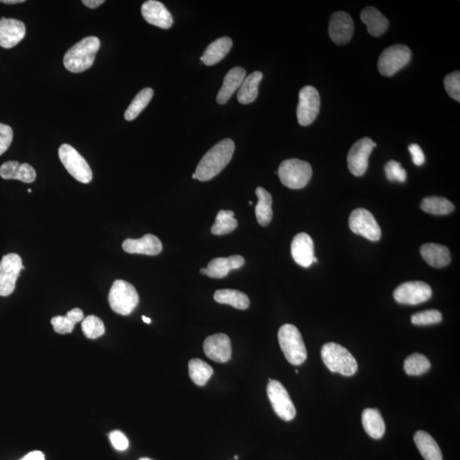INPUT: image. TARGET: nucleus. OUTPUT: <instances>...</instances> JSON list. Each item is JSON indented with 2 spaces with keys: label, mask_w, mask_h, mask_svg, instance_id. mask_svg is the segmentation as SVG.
<instances>
[{
  "label": "nucleus",
  "mask_w": 460,
  "mask_h": 460,
  "mask_svg": "<svg viewBox=\"0 0 460 460\" xmlns=\"http://www.w3.org/2000/svg\"><path fill=\"white\" fill-rule=\"evenodd\" d=\"M108 302L111 309L121 316H129L139 303L136 288L123 280H116L112 286Z\"/></svg>",
  "instance_id": "nucleus-5"
},
{
  "label": "nucleus",
  "mask_w": 460,
  "mask_h": 460,
  "mask_svg": "<svg viewBox=\"0 0 460 460\" xmlns=\"http://www.w3.org/2000/svg\"><path fill=\"white\" fill-rule=\"evenodd\" d=\"M385 175L388 180L404 182L407 179V173L402 164L395 160H391L384 167Z\"/></svg>",
  "instance_id": "nucleus-40"
},
{
  "label": "nucleus",
  "mask_w": 460,
  "mask_h": 460,
  "mask_svg": "<svg viewBox=\"0 0 460 460\" xmlns=\"http://www.w3.org/2000/svg\"><path fill=\"white\" fill-rule=\"evenodd\" d=\"M233 46V41L229 37H222L209 44L201 58V62L207 66H213L226 57Z\"/></svg>",
  "instance_id": "nucleus-25"
},
{
  "label": "nucleus",
  "mask_w": 460,
  "mask_h": 460,
  "mask_svg": "<svg viewBox=\"0 0 460 460\" xmlns=\"http://www.w3.org/2000/svg\"><path fill=\"white\" fill-rule=\"evenodd\" d=\"M246 78V70L241 67H235L227 73L224 78L222 88H221L216 102L219 104H225L230 99L232 95L240 88L243 80Z\"/></svg>",
  "instance_id": "nucleus-23"
},
{
  "label": "nucleus",
  "mask_w": 460,
  "mask_h": 460,
  "mask_svg": "<svg viewBox=\"0 0 460 460\" xmlns=\"http://www.w3.org/2000/svg\"><path fill=\"white\" fill-rule=\"evenodd\" d=\"M278 339L280 349L291 364H304L307 359L306 347L300 332L294 325H283L278 332Z\"/></svg>",
  "instance_id": "nucleus-4"
},
{
  "label": "nucleus",
  "mask_w": 460,
  "mask_h": 460,
  "mask_svg": "<svg viewBox=\"0 0 460 460\" xmlns=\"http://www.w3.org/2000/svg\"><path fill=\"white\" fill-rule=\"evenodd\" d=\"M58 155L66 170L77 181L82 183L92 182L93 175L91 167L87 160L72 146L62 144L59 148Z\"/></svg>",
  "instance_id": "nucleus-7"
},
{
  "label": "nucleus",
  "mask_w": 460,
  "mask_h": 460,
  "mask_svg": "<svg viewBox=\"0 0 460 460\" xmlns=\"http://www.w3.org/2000/svg\"><path fill=\"white\" fill-rule=\"evenodd\" d=\"M349 226L355 234L361 235L369 241H377L381 237L379 223L372 213L365 208H357L351 212Z\"/></svg>",
  "instance_id": "nucleus-12"
},
{
  "label": "nucleus",
  "mask_w": 460,
  "mask_h": 460,
  "mask_svg": "<svg viewBox=\"0 0 460 460\" xmlns=\"http://www.w3.org/2000/svg\"><path fill=\"white\" fill-rule=\"evenodd\" d=\"M249 204H250V205H253V202H252V201H249Z\"/></svg>",
  "instance_id": "nucleus-54"
},
{
  "label": "nucleus",
  "mask_w": 460,
  "mask_h": 460,
  "mask_svg": "<svg viewBox=\"0 0 460 460\" xmlns=\"http://www.w3.org/2000/svg\"><path fill=\"white\" fill-rule=\"evenodd\" d=\"M409 151L412 155L413 162L418 167L422 166L425 163V155L421 148L416 144L409 145Z\"/></svg>",
  "instance_id": "nucleus-44"
},
{
  "label": "nucleus",
  "mask_w": 460,
  "mask_h": 460,
  "mask_svg": "<svg viewBox=\"0 0 460 460\" xmlns=\"http://www.w3.org/2000/svg\"><path fill=\"white\" fill-rule=\"evenodd\" d=\"M244 264V257L240 255L216 257L208 264L207 275L214 279L226 278L231 271L241 268Z\"/></svg>",
  "instance_id": "nucleus-21"
},
{
  "label": "nucleus",
  "mask_w": 460,
  "mask_h": 460,
  "mask_svg": "<svg viewBox=\"0 0 460 460\" xmlns=\"http://www.w3.org/2000/svg\"><path fill=\"white\" fill-rule=\"evenodd\" d=\"M0 176L6 180L16 179L26 183H31L35 181L36 171L29 164L7 162L0 167Z\"/></svg>",
  "instance_id": "nucleus-22"
},
{
  "label": "nucleus",
  "mask_w": 460,
  "mask_h": 460,
  "mask_svg": "<svg viewBox=\"0 0 460 460\" xmlns=\"http://www.w3.org/2000/svg\"><path fill=\"white\" fill-rule=\"evenodd\" d=\"M297 117L299 125L312 124L319 114L321 99L319 92L312 85H306L299 92Z\"/></svg>",
  "instance_id": "nucleus-11"
},
{
  "label": "nucleus",
  "mask_w": 460,
  "mask_h": 460,
  "mask_svg": "<svg viewBox=\"0 0 460 460\" xmlns=\"http://www.w3.org/2000/svg\"><path fill=\"white\" fill-rule=\"evenodd\" d=\"M100 46V40L95 36H89L81 40L67 51L63 58V65L70 72H85L94 63Z\"/></svg>",
  "instance_id": "nucleus-2"
},
{
  "label": "nucleus",
  "mask_w": 460,
  "mask_h": 460,
  "mask_svg": "<svg viewBox=\"0 0 460 460\" xmlns=\"http://www.w3.org/2000/svg\"><path fill=\"white\" fill-rule=\"evenodd\" d=\"M278 173L283 185L291 189H300L312 179V168L304 160L289 159L280 164Z\"/></svg>",
  "instance_id": "nucleus-6"
},
{
  "label": "nucleus",
  "mask_w": 460,
  "mask_h": 460,
  "mask_svg": "<svg viewBox=\"0 0 460 460\" xmlns=\"http://www.w3.org/2000/svg\"><path fill=\"white\" fill-rule=\"evenodd\" d=\"M153 96V91L151 88H144L138 94L134 97L132 103L125 112V119L127 121H132L136 119L142 111L148 106Z\"/></svg>",
  "instance_id": "nucleus-35"
},
{
  "label": "nucleus",
  "mask_w": 460,
  "mask_h": 460,
  "mask_svg": "<svg viewBox=\"0 0 460 460\" xmlns=\"http://www.w3.org/2000/svg\"><path fill=\"white\" fill-rule=\"evenodd\" d=\"M376 144L371 138L364 137L351 147L347 156L348 167L355 177H361L368 169V159Z\"/></svg>",
  "instance_id": "nucleus-13"
},
{
  "label": "nucleus",
  "mask_w": 460,
  "mask_h": 460,
  "mask_svg": "<svg viewBox=\"0 0 460 460\" xmlns=\"http://www.w3.org/2000/svg\"><path fill=\"white\" fill-rule=\"evenodd\" d=\"M414 441L425 460H443V454L438 444L427 432H418L415 434Z\"/></svg>",
  "instance_id": "nucleus-27"
},
{
  "label": "nucleus",
  "mask_w": 460,
  "mask_h": 460,
  "mask_svg": "<svg viewBox=\"0 0 460 460\" xmlns=\"http://www.w3.org/2000/svg\"><path fill=\"white\" fill-rule=\"evenodd\" d=\"M235 148V143L230 138L220 141L213 146L198 164L194 173L196 174V179L207 182L218 176L230 162Z\"/></svg>",
  "instance_id": "nucleus-1"
},
{
  "label": "nucleus",
  "mask_w": 460,
  "mask_h": 460,
  "mask_svg": "<svg viewBox=\"0 0 460 460\" xmlns=\"http://www.w3.org/2000/svg\"><path fill=\"white\" fill-rule=\"evenodd\" d=\"M267 394L275 413L283 420H293L296 416V409L282 383L269 379Z\"/></svg>",
  "instance_id": "nucleus-9"
},
{
  "label": "nucleus",
  "mask_w": 460,
  "mask_h": 460,
  "mask_svg": "<svg viewBox=\"0 0 460 460\" xmlns=\"http://www.w3.org/2000/svg\"><path fill=\"white\" fill-rule=\"evenodd\" d=\"M431 287L423 282L402 283L394 291L395 301L402 305H416L432 298Z\"/></svg>",
  "instance_id": "nucleus-14"
},
{
  "label": "nucleus",
  "mask_w": 460,
  "mask_h": 460,
  "mask_svg": "<svg viewBox=\"0 0 460 460\" xmlns=\"http://www.w3.org/2000/svg\"><path fill=\"white\" fill-rule=\"evenodd\" d=\"M122 248L126 253L156 256L162 252V243L155 235L148 234L141 239H126Z\"/></svg>",
  "instance_id": "nucleus-18"
},
{
  "label": "nucleus",
  "mask_w": 460,
  "mask_h": 460,
  "mask_svg": "<svg viewBox=\"0 0 460 460\" xmlns=\"http://www.w3.org/2000/svg\"><path fill=\"white\" fill-rule=\"evenodd\" d=\"M22 460H46V458H44V455L42 452L33 451L29 452V454L26 455L25 457Z\"/></svg>",
  "instance_id": "nucleus-45"
},
{
  "label": "nucleus",
  "mask_w": 460,
  "mask_h": 460,
  "mask_svg": "<svg viewBox=\"0 0 460 460\" xmlns=\"http://www.w3.org/2000/svg\"><path fill=\"white\" fill-rule=\"evenodd\" d=\"M262 78H263V74L260 71H255L245 78L239 89L237 94L239 103L249 104L256 100L259 95V85Z\"/></svg>",
  "instance_id": "nucleus-28"
},
{
  "label": "nucleus",
  "mask_w": 460,
  "mask_h": 460,
  "mask_svg": "<svg viewBox=\"0 0 460 460\" xmlns=\"http://www.w3.org/2000/svg\"><path fill=\"white\" fill-rule=\"evenodd\" d=\"M25 267L22 260L16 253H10L2 257L0 262V296H10L16 288L20 273Z\"/></svg>",
  "instance_id": "nucleus-10"
},
{
  "label": "nucleus",
  "mask_w": 460,
  "mask_h": 460,
  "mask_svg": "<svg viewBox=\"0 0 460 460\" xmlns=\"http://www.w3.org/2000/svg\"><path fill=\"white\" fill-rule=\"evenodd\" d=\"M192 178H193V179H196V173H194V174L192 175Z\"/></svg>",
  "instance_id": "nucleus-50"
},
{
  "label": "nucleus",
  "mask_w": 460,
  "mask_h": 460,
  "mask_svg": "<svg viewBox=\"0 0 460 460\" xmlns=\"http://www.w3.org/2000/svg\"><path fill=\"white\" fill-rule=\"evenodd\" d=\"M420 208L429 214L447 215L454 210V205L446 198L432 196L423 199Z\"/></svg>",
  "instance_id": "nucleus-34"
},
{
  "label": "nucleus",
  "mask_w": 460,
  "mask_h": 460,
  "mask_svg": "<svg viewBox=\"0 0 460 460\" xmlns=\"http://www.w3.org/2000/svg\"><path fill=\"white\" fill-rule=\"evenodd\" d=\"M3 3H24L25 2V0H2V1H0Z\"/></svg>",
  "instance_id": "nucleus-47"
},
{
  "label": "nucleus",
  "mask_w": 460,
  "mask_h": 460,
  "mask_svg": "<svg viewBox=\"0 0 460 460\" xmlns=\"http://www.w3.org/2000/svg\"><path fill=\"white\" fill-rule=\"evenodd\" d=\"M201 273L202 275H207V268H205H205H204V269H203V268L201 269Z\"/></svg>",
  "instance_id": "nucleus-49"
},
{
  "label": "nucleus",
  "mask_w": 460,
  "mask_h": 460,
  "mask_svg": "<svg viewBox=\"0 0 460 460\" xmlns=\"http://www.w3.org/2000/svg\"><path fill=\"white\" fill-rule=\"evenodd\" d=\"M431 362L424 355L413 354L407 357L404 362V370L407 375L418 376L429 371Z\"/></svg>",
  "instance_id": "nucleus-37"
},
{
  "label": "nucleus",
  "mask_w": 460,
  "mask_h": 460,
  "mask_svg": "<svg viewBox=\"0 0 460 460\" xmlns=\"http://www.w3.org/2000/svg\"><path fill=\"white\" fill-rule=\"evenodd\" d=\"M411 321H412L413 324L417 325V326H427V325L441 323L443 321V316H441L439 310L429 309L415 314Z\"/></svg>",
  "instance_id": "nucleus-39"
},
{
  "label": "nucleus",
  "mask_w": 460,
  "mask_h": 460,
  "mask_svg": "<svg viewBox=\"0 0 460 460\" xmlns=\"http://www.w3.org/2000/svg\"><path fill=\"white\" fill-rule=\"evenodd\" d=\"M214 299L219 304L229 305L238 309H246L250 306L248 295L238 290L223 289L216 291Z\"/></svg>",
  "instance_id": "nucleus-32"
},
{
  "label": "nucleus",
  "mask_w": 460,
  "mask_h": 460,
  "mask_svg": "<svg viewBox=\"0 0 460 460\" xmlns=\"http://www.w3.org/2000/svg\"><path fill=\"white\" fill-rule=\"evenodd\" d=\"M142 318H143V321H144L145 323H148V324L151 323V320L149 319V318L146 317L144 316Z\"/></svg>",
  "instance_id": "nucleus-48"
},
{
  "label": "nucleus",
  "mask_w": 460,
  "mask_h": 460,
  "mask_svg": "<svg viewBox=\"0 0 460 460\" xmlns=\"http://www.w3.org/2000/svg\"><path fill=\"white\" fill-rule=\"evenodd\" d=\"M420 253L426 263L434 268L446 267L451 261L450 252L447 246L436 244V243H427V244L423 245Z\"/></svg>",
  "instance_id": "nucleus-24"
},
{
  "label": "nucleus",
  "mask_w": 460,
  "mask_h": 460,
  "mask_svg": "<svg viewBox=\"0 0 460 460\" xmlns=\"http://www.w3.org/2000/svg\"><path fill=\"white\" fill-rule=\"evenodd\" d=\"M291 256L298 265L308 268L313 264L315 252L312 237L306 233H299L293 238L291 246Z\"/></svg>",
  "instance_id": "nucleus-19"
},
{
  "label": "nucleus",
  "mask_w": 460,
  "mask_h": 460,
  "mask_svg": "<svg viewBox=\"0 0 460 460\" xmlns=\"http://www.w3.org/2000/svg\"><path fill=\"white\" fill-rule=\"evenodd\" d=\"M354 33V22L349 14L337 11L332 15L329 24V35L337 44L349 42Z\"/></svg>",
  "instance_id": "nucleus-15"
},
{
  "label": "nucleus",
  "mask_w": 460,
  "mask_h": 460,
  "mask_svg": "<svg viewBox=\"0 0 460 460\" xmlns=\"http://www.w3.org/2000/svg\"><path fill=\"white\" fill-rule=\"evenodd\" d=\"M28 191L29 193H32V189H28Z\"/></svg>",
  "instance_id": "nucleus-53"
},
{
  "label": "nucleus",
  "mask_w": 460,
  "mask_h": 460,
  "mask_svg": "<svg viewBox=\"0 0 460 460\" xmlns=\"http://www.w3.org/2000/svg\"><path fill=\"white\" fill-rule=\"evenodd\" d=\"M321 358L324 364L332 373L343 376H352L357 372V360L350 351L338 343H328L321 349Z\"/></svg>",
  "instance_id": "nucleus-3"
},
{
  "label": "nucleus",
  "mask_w": 460,
  "mask_h": 460,
  "mask_svg": "<svg viewBox=\"0 0 460 460\" xmlns=\"http://www.w3.org/2000/svg\"><path fill=\"white\" fill-rule=\"evenodd\" d=\"M104 0H83L82 3L90 9H96L104 3Z\"/></svg>",
  "instance_id": "nucleus-46"
},
{
  "label": "nucleus",
  "mask_w": 460,
  "mask_h": 460,
  "mask_svg": "<svg viewBox=\"0 0 460 460\" xmlns=\"http://www.w3.org/2000/svg\"><path fill=\"white\" fill-rule=\"evenodd\" d=\"M110 439L116 450L125 451L129 447V441L121 432H112L110 434Z\"/></svg>",
  "instance_id": "nucleus-43"
},
{
  "label": "nucleus",
  "mask_w": 460,
  "mask_h": 460,
  "mask_svg": "<svg viewBox=\"0 0 460 460\" xmlns=\"http://www.w3.org/2000/svg\"><path fill=\"white\" fill-rule=\"evenodd\" d=\"M190 379L198 386H205L213 374L212 366L201 359H191L189 362Z\"/></svg>",
  "instance_id": "nucleus-33"
},
{
  "label": "nucleus",
  "mask_w": 460,
  "mask_h": 460,
  "mask_svg": "<svg viewBox=\"0 0 460 460\" xmlns=\"http://www.w3.org/2000/svg\"><path fill=\"white\" fill-rule=\"evenodd\" d=\"M82 331L87 338L96 339L105 334L103 321L95 316H89L82 321Z\"/></svg>",
  "instance_id": "nucleus-38"
},
{
  "label": "nucleus",
  "mask_w": 460,
  "mask_h": 460,
  "mask_svg": "<svg viewBox=\"0 0 460 460\" xmlns=\"http://www.w3.org/2000/svg\"><path fill=\"white\" fill-rule=\"evenodd\" d=\"M411 50L404 44H394L385 49L377 62V69L384 76H392L402 67L409 65Z\"/></svg>",
  "instance_id": "nucleus-8"
},
{
  "label": "nucleus",
  "mask_w": 460,
  "mask_h": 460,
  "mask_svg": "<svg viewBox=\"0 0 460 460\" xmlns=\"http://www.w3.org/2000/svg\"><path fill=\"white\" fill-rule=\"evenodd\" d=\"M234 212L219 211L216 215L215 223L212 227V233L216 235H223L233 232L238 226L237 220L234 218Z\"/></svg>",
  "instance_id": "nucleus-36"
},
{
  "label": "nucleus",
  "mask_w": 460,
  "mask_h": 460,
  "mask_svg": "<svg viewBox=\"0 0 460 460\" xmlns=\"http://www.w3.org/2000/svg\"><path fill=\"white\" fill-rule=\"evenodd\" d=\"M445 89L452 99L460 102V73L459 71L448 74L444 80Z\"/></svg>",
  "instance_id": "nucleus-41"
},
{
  "label": "nucleus",
  "mask_w": 460,
  "mask_h": 460,
  "mask_svg": "<svg viewBox=\"0 0 460 460\" xmlns=\"http://www.w3.org/2000/svg\"><path fill=\"white\" fill-rule=\"evenodd\" d=\"M257 204L255 213L257 222L261 226H267L273 218L272 196L266 189L257 187L256 189Z\"/></svg>",
  "instance_id": "nucleus-30"
},
{
  "label": "nucleus",
  "mask_w": 460,
  "mask_h": 460,
  "mask_svg": "<svg viewBox=\"0 0 460 460\" xmlns=\"http://www.w3.org/2000/svg\"><path fill=\"white\" fill-rule=\"evenodd\" d=\"M362 425L368 436L380 439L385 432V424L379 410L366 409L362 413Z\"/></svg>",
  "instance_id": "nucleus-29"
},
{
  "label": "nucleus",
  "mask_w": 460,
  "mask_h": 460,
  "mask_svg": "<svg viewBox=\"0 0 460 460\" xmlns=\"http://www.w3.org/2000/svg\"><path fill=\"white\" fill-rule=\"evenodd\" d=\"M13 140V130L10 126L0 123V155L8 151Z\"/></svg>",
  "instance_id": "nucleus-42"
},
{
  "label": "nucleus",
  "mask_w": 460,
  "mask_h": 460,
  "mask_svg": "<svg viewBox=\"0 0 460 460\" xmlns=\"http://www.w3.org/2000/svg\"><path fill=\"white\" fill-rule=\"evenodd\" d=\"M139 460H152V459H148V458H142Z\"/></svg>",
  "instance_id": "nucleus-51"
},
{
  "label": "nucleus",
  "mask_w": 460,
  "mask_h": 460,
  "mask_svg": "<svg viewBox=\"0 0 460 460\" xmlns=\"http://www.w3.org/2000/svg\"><path fill=\"white\" fill-rule=\"evenodd\" d=\"M26 27L24 22L17 19H0V46L10 49L24 40Z\"/></svg>",
  "instance_id": "nucleus-20"
},
{
  "label": "nucleus",
  "mask_w": 460,
  "mask_h": 460,
  "mask_svg": "<svg viewBox=\"0 0 460 460\" xmlns=\"http://www.w3.org/2000/svg\"><path fill=\"white\" fill-rule=\"evenodd\" d=\"M142 15L149 24L168 29L173 24V18L162 3L148 0L142 6Z\"/></svg>",
  "instance_id": "nucleus-17"
},
{
  "label": "nucleus",
  "mask_w": 460,
  "mask_h": 460,
  "mask_svg": "<svg viewBox=\"0 0 460 460\" xmlns=\"http://www.w3.org/2000/svg\"><path fill=\"white\" fill-rule=\"evenodd\" d=\"M361 20L368 27V31L372 36L382 35L389 27L387 18L374 7H366L361 13Z\"/></svg>",
  "instance_id": "nucleus-26"
},
{
  "label": "nucleus",
  "mask_w": 460,
  "mask_h": 460,
  "mask_svg": "<svg viewBox=\"0 0 460 460\" xmlns=\"http://www.w3.org/2000/svg\"><path fill=\"white\" fill-rule=\"evenodd\" d=\"M205 355L211 360L224 364L231 359L232 349L229 336L216 334L205 339L204 345Z\"/></svg>",
  "instance_id": "nucleus-16"
},
{
  "label": "nucleus",
  "mask_w": 460,
  "mask_h": 460,
  "mask_svg": "<svg viewBox=\"0 0 460 460\" xmlns=\"http://www.w3.org/2000/svg\"><path fill=\"white\" fill-rule=\"evenodd\" d=\"M235 459H238V456H237V455H235Z\"/></svg>",
  "instance_id": "nucleus-52"
},
{
  "label": "nucleus",
  "mask_w": 460,
  "mask_h": 460,
  "mask_svg": "<svg viewBox=\"0 0 460 460\" xmlns=\"http://www.w3.org/2000/svg\"><path fill=\"white\" fill-rule=\"evenodd\" d=\"M84 320V313L80 309L76 308L67 313L65 316L52 318L51 323L54 331L59 334H71L76 323Z\"/></svg>",
  "instance_id": "nucleus-31"
}]
</instances>
